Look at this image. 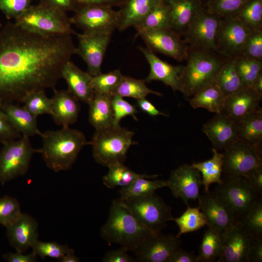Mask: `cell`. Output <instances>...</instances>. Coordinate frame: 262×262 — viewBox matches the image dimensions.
I'll return each mask as SVG.
<instances>
[{"label":"cell","instance_id":"7bdbcfd3","mask_svg":"<svg viewBox=\"0 0 262 262\" xmlns=\"http://www.w3.org/2000/svg\"><path fill=\"white\" fill-rule=\"evenodd\" d=\"M22 103L23 106L36 117L43 114H51V100L47 97L45 90L28 94Z\"/></svg>","mask_w":262,"mask_h":262},{"label":"cell","instance_id":"91938a15","mask_svg":"<svg viewBox=\"0 0 262 262\" xmlns=\"http://www.w3.org/2000/svg\"><path fill=\"white\" fill-rule=\"evenodd\" d=\"M137 104L139 108L144 112L152 116L163 115L168 116L166 114L158 110L156 107L149 100L143 98L136 99Z\"/></svg>","mask_w":262,"mask_h":262},{"label":"cell","instance_id":"8992f818","mask_svg":"<svg viewBox=\"0 0 262 262\" xmlns=\"http://www.w3.org/2000/svg\"><path fill=\"white\" fill-rule=\"evenodd\" d=\"M23 29L44 36L76 35L66 13L38 3L15 19Z\"/></svg>","mask_w":262,"mask_h":262},{"label":"cell","instance_id":"1f68e13d","mask_svg":"<svg viewBox=\"0 0 262 262\" xmlns=\"http://www.w3.org/2000/svg\"><path fill=\"white\" fill-rule=\"evenodd\" d=\"M236 58H227L219 70L214 83L227 97L244 88L236 65Z\"/></svg>","mask_w":262,"mask_h":262},{"label":"cell","instance_id":"bcb514c9","mask_svg":"<svg viewBox=\"0 0 262 262\" xmlns=\"http://www.w3.org/2000/svg\"><path fill=\"white\" fill-rule=\"evenodd\" d=\"M248 0H207L204 6L221 17L234 16Z\"/></svg>","mask_w":262,"mask_h":262},{"label":"cell","instance_id":"f6af8a7d","mask_svg":"<svg viewBox=\"0 0 262 262\" xmlns=\"http://www.w3.org/2000/svg\"><path fill=\"white\" fill-rule=\"evenodd\" d=\"M22 213L15 198L9 196L0 197V225L6 228L16 222Z\"/></svg>","mask_w":262,"mask_h":262},{"label":"cell","instance_id":"ee69618b","mask_svg":"<svg viewBox=\"0 0 262 262\" xmlns=\"http://www.w3.org/2000/svg\"><path fill=\"white\" fill-rule=\"evenodd\" d=\"M123 76L118 69L105 74L101 73L92 77L90 85L95 92L111 95L120 82Z\"/></svg>","mask_w":262,"mask_h":262},{"label":"cell","instance_id":"603a6c76","mask_svg":"<svg viewBox=\"0 0 262 262\" xmlns=\"http://www.w3.org/2000/svg\"><path fill=\"white\" fill-rule=\"evenodd\" d=\"M53 90L50 115L57 125L69 127L78 119L80 111L79 100L67 89Z\"/></svg>","mask_w":262,"mask_h":262},{"label":"cell","instance_id":"30bf717a","mask_svg":"<svg viewBox=\"0 0 262 262\" xmlns=\"http://www.w3.org/2000/svg\"><path fill=\"white\" fill-rule=\"evenodd\" d=\"M70 19L71 24L83 33H113L118 29L120 16L118 10L112 7L84 5L80 6Z\"/></svg>","mask_w":262,"mask_h":262},{"label":"cell","instance_id":"83f0119b","mask_svg":"<svg viewBox=\"0 0 262 262\" xmlns=\"http://www.w3.org/2000/svg\"><path fill=\"white\" fill-rule=\"evenodd\" d=\"M112 96L94 92L87 103L89 105V121L96 130L113 125L114 114Z\"/></svg>","mask_w":262,"mask_h":262},{"label":"cell","instance_id":"ab89813d","mask_svg":"<svg viewBox=\"0 0 262 262\" xmlns=\"http://www.w3.org/2000/svg\"><path fill=\"white\" fill-rule=\"evenodd\" d=\"M234 16L251 31L262 30V0H248Z\"/></svg>","mask_w":262,"mask_h":262},{"label":"cell","instance_id":"e575fe53","mask_svg":"<svg viewBox=\"0 0 262 262\" xmlns=\"http://www.w3.org/2000/svg\"><path fill=\"white\" fill-rule=\"evenodd\" d=\"M149 94H154L158 96L163 95L161 93L148 88L144 80L123 76L120 82L113 91L111 95L118 96L122 98H132L138 99L146 98Z\"/></svg>","mask_w":262,"mask_h":262},{"label":"cell","instance_id":"d6986e66","mask_svg":"<svg viewBox=\"0 0 262 262\" xmlns=\"http://www.w3.org/2000/svg\"><path fill=\"white\" fill-rule=\"evenodd\" d=\"M150 66L149 73L146 82L158 81L170 86L174 91L182 92L181 75L182 66H173L160 59L147 47H139Z\"/></svg>","mask_w":262,"mask_h":262},{"label":"cell","instance_id":"681fc988","mask_svg":"<svg viewBox=\"0 0 262 262\" xmlns=\"http://www.w3.org/2000/svg\"><path fill=\"white\" fill-rule=\"evenodd\" d=\"M241 56L262 61V30L251 31Z\"/></svg>","mask_w":262,"mask_h":262},{"label":"cell","instance_id":"816d5d0a","mask_svg":"<svg viewBox=\"0 0 262 262\" xmlns=\"http://www.w3.org/2000/svg\"><path fill=\"white\" fill-rule=\"evenodd\" d=\"M22 136L11 124L4 113L0 108V143L7 142Z\"/></svg>","mask_w":262,"mask_h":262},{"label":"cell","instance_id":"60d3db41","mask_svg":"<svg viewBox=\"0 0 262 262\" xmlns=\"http://www.w3.org/2000/svg\"><path fill=\"white\" fill-rule=\"evenodd\" d=\"M239 222L254 239L262 238V200L261 196L253 203Z\"/></svg>","mask_w":262,"mask_h":262},{"label":"cell","instance_id":"d4e9b609","mask_svg":"<svg viewBox=\"0 0 262 262\" xmlns=\"http://www.w3.org/2000/svg\"><path fill=\"white\" fill-rule=\"evenodd\" d=\"M170 12V29L182 37L194 17L204 7L203 0H163Z\"/></svg>","mask_w":262,"mask_h":262},{"label":"cell","instance_id":"e0dca14e","mask_svg":"<svg viewBox=\"0 0 262 262\" xmlns=\"http://www.w3.org/2000/svg\"><path fill=\"white\" fill-rule=\"evenodd\" d=\"M180 237L159 232L146 239L133 251L136 259L143 262H168L171 255L180 248Z\"/></svg>","mask_w":262,"mask_h":262},{"label":"cell","instance_id":"94428289","mask_svg":"<svg viewBox=\"0 0 262 262\" xmlns=\"http://www.w3.org/2000/svg\"><path fill=\"white\" fill-rule=\"evenodd\" d=\"M262 262V238L255 239L250 248L248 262Z\"/></svg>","mask_w":262,"mask_h":262},{"label":"cell","instance_id":"f1b7e54d","mask_svg":"<svg viewBox=\"0 0 262 262\" xmlns=\"http://www.w3.org/2000/svg\"><path fill=\"white\" fill-rule=\"evenodd\" d=\"M160 0H127L118 10V29L124 31L137 25Z\"/></svg>","mask_w":262,"mask_h":262},{"label":"cell","instance_id":"5bb4252c","mask_svg":"<svg viewBox=\"0 0 262 262\" xmlns=\"http://www.w3.org/2000/svg\"><path fill=\"white\" fill-rule=\"evenodd\" d=\"M251 31L235 16L221 17L216 38V52L226 58L241 56Z\"/></svg>","mask_w":262,"mask_h":262},{"label":"cell","instance_id":"7a4b0ae2","mask_svg":"<svg viewBox=\"0 0 262 262\" xmlns=\"http://www.w3.org/2000/svg\"><path fill=\"white\" fill-rule=\"evenodd\" d=\"M155 233L134 216L120 198L112 201L108 219L100 231L107 243L119 245L128 251H133Z\"/></svg>","mask_w":262,"mask_h":262},{"label":"cell","instance_id":"74e56055","mask_svg":"<svg viewBox=\"0 0 262 262\" xmlns=\"http://www.w3.org/2000/svg\"><path fill=\"white\" fill-rule=\"evenodd\" d=\"M148 179L140 177L130 185L122 187L119 194L122 199L130 197L147 196L155 193L156 190L167 187V180H149Z\"/></svg>","mask_w":262,"mask_h":262},{"label":"cell","instance_id":"cb8c5ba5","mask_svg":"<svg viewBox=\"0 0 262 262\" xmlns=\"http://www.w3.org/2000/svg\"><path fill=\"white\" fill-rule=\"evenodd\" d=\"M262 97L252 87H244L226 97L223 112L238 121L261 108Z\"/></svg>","mask_w":262,"mask_h":262},{"label":"cell","instance_id":"be15d7a7","mask_svg":"<svg viewBox=\"0 0 262 262\" xmlns=\"http://www.w3.org/2000/svg\"><path fill=\"white\" fill-rule=\"evenodd\" d=\"M252 88L259 94L262 96V74L258 77Z\"/></svg>","mask_w":262,"mask_h":262},{"label":"cell","instance_id":"4316f807","mask_svg":"<svg viewBox=\"0 0 262 262\" xmlns=\"http://www.w3.org/2000/svg\"><path fill=\"white\" fill-rule=\"evenodd\" d=\"M92 77L79 68L70 60L64 65L62 71V78L67 85V90L82 102L88 103L92 98L94 91L90 83Z\"/></svg>","mask_w":262,"mask_h":262},{"label":"cell","instance_id":"4fadbf2b","mask_svg":"<svg viewBox=\"0 0 262 262\" xmlns=\"http://www.w3.org/2000/svg\"><path fill=\"white\" fill-rule=\"evenodd\" d=\"M137 34L147 47L179 62L186 60L189 47L182 37L173 30L137 29Z\"/></svg>","mask_w":262,"mask_h":262},{"label":"cell","instance_id":"836d02e7","mask_svg":"<svg viewBox=\"0 0 262 262\" xmlns=\"http://www.w3.org/2000/svg\"><path fill=\"white\" fill-rule=\"evenodd\" d=\"M108 167V172L103 177L102 180L103 184L109 188L128 186L140 177L149 179H154L158 176L157 175L137 174L125 166L124 164H117Z\"/></svg>","mask_w":262,"mask_h":262},{"label":"cell","instance_id":"277c9868","mask_svg":"<svg viewBox=\"0 0 262 262\" xmlns=\"http://www.w3.org/2000/svg\"><path fill=\"white\" fill-rule=\"evenodd\" d=\"M227 58L216 52L189 47L187 65L181 75L182 92L192 97L201 89L214 83L216 76Z\"/></svg>","mask_w":262,"mask_h":262},{"label":"cell","instance_id":"ffe728a7","mask_svg":"<svg viewBox=\"0 0 262 262\" xmlns=\"http://www.w3.org/2000/svg\"><path fill=\"white\" fill-rule=\"evenodd\" d=\"M6 236L16 251L24 253L38 241V222L31 215L22 213L16 222L6 228Z\"/></svg>","mask_w":262,"mask_h":262},{"label":"cell","instance_id":"9a60e30c","mask_svg":"<svg viewBox=\"0 0 262 262\" xmlns=\"http://www.w3.org/2000/svg\"><path fill=\"white\" fill-rule=\"evenodd\" d=\"M112 34L108 33L76 34L78 44L75 47L74 54H77L84 61L87 66V72L93 77L101 73V65Z\"/></svg>","mask_w":262,"mask_h":262},{"label":"cell","instance_id":"6da1fadb","mask_svg":"<svg viewBox=\"0 0 262 262\" xmlns=\"http://www.w3.org/2000/svg\"><path fill=\"white\" fill-rule=\"evenodd\" d=\"M71 35L44 36L15 22L0 28V102H22L28 94L55 88L74 54Z\"/></svg>","mask_w":262,"mask_h":262},{"label":"cell","instance_id":"7402d4cb","mask_svg":"<svg viewBox=\"0 0 262 262\" xmlns=\"http://www.w3.org/2000/svg\"><path fill=\"white\" fill-rule=\"evenodd\" d=\"M202 131L216 149H224L238 139L236 121L222 112L216 115L202 127Z\"/></svg>","mask_w":262,"mask_h":262},{"label":"cell","instance_id":"5b68a950","mask_svg":"<svg viewBox=\"0 0 262 262\" xmlns=\"http://www.w3.org/2000/svg\"><path fill=\"white\" fill-rule=\"evenodd\" d=\"M133 135V131L120 125L96 130L89 142L94 160L107 167L124 164L129 148L137 143L132 141Z\"/></svg>","mask_w":262,"mask_h":262},{"label":"cell","instance_id":"11a10c76","mask_svg":"<svg viewBox=\"0 0 262 262\" xmlns=\"http://www.w3.org/2000/svg\"><path fill=\"white\" fill-rule=\"evenodd\" d=\"M244 178L250 186L259 195L262 194V166L249 172Z\"/></svg>","mask_w":262,"mask_h":262},{"label":"cell","instance_id":"9c48e42d","mask_svg":"<svg viewBox=\"0 0 262 262\" xmlns=\"http://www.w3.org/2000/svg\"><path fill=\"white\" fill-rule=\"evenodd\" d=\"M121 199L134 216L154 233L161 232L174 217L171 207L155 193Z\"/></svg>","mask_w":262,"mask_h":262},{"label":"cell","instance_id":"c3c4849f","mask_svg":"<svg viewBox=\"0 0 262 262\" xmlns=\"http://www.w3.org/2000/svg\"><path fill=\"white\" fill-rule=\"evenodd\" d=\"M112 104L114 114L113 124L119 125L121 120L127 116H131L137 120L135 116L138 111L136 107L125 100L123 98L118 96H112Z\"/></svg>","mask_w":262,"mask_h":262},{"label":"cell","instance_id":"52a82bcc","mask_svg":"<svg viewBox=\"0 0 262 262\" xmlns=\"http://www.w3.org/2000/svg\"><path fill=\"white\" fill-rule=\"evenodd\" d=\"M214 192L237 222L260 196L244 177L229 175H226L222 182L217 184Z\"/></svg>","mask_w":262,"mask_h":262},{"label":"cell","instance_id":"f35d334b","mask_svg":"<svg viewBox=\"0 0 262 262\" xmlns=\"http://www.w3.org/2000/svg\"><path fill=\"white\" fill-rule=\"evenodd\" d=\"M187 206V209L181 216L172 219L180 229L176 235L178 237L183 234L195 231L207 225V219L199 207L191 208L189 205Z\"/></svg>","mask_w":262,"mask_h":262},{"label":"cell","instance_id":"f5cc1de1","mask_svg":"<svg viewBox=\"0 0 262 262\" xmlns=\"http://www.w3.org/2000/svg\"><path fill=\"white\" fill-rule=\"evenodd\" d=\"M38 3L66 13H74L79 7L77 0H39Z\"/></svg>","mask_w":262,"mask_h":262},{"label":"cell","instance_id":"4dcf8cb0","mask_svg":"<svg viewBox=\"0 0 262 262\" xmlns=\"http://www.w3.org/2000/svg\"><path fill=\"white\" fill-rule=\"evenodd\" d=\"M226 97L214 83L208 85L195 93L189 103L194 109L202 108L216 114L224 110Z\"/></svg>","mask_w":262,"mask_h":262},{"label":"cell","instance_id":"6f0895ef","mask_svg":"<svg viewBox=\"0 0 262 262\" xmlns=\"http://www.w3.org/2000/svg\"><path fill=\"white\" fill-rule=\"evenodd\" d=\"M168 262H199L197 256L193 252L187 251L181 247L175 252Z\"/></svg>","mask_w":262,"mask_h":262},{"label":"cell","instance_id":"b9f144b4","mask_svg":"<svg viewBox=\"0 0 262 262\" xmlns=\"http://www.w3.org/2000/svg\"><path fill=\"white\" fill-rule=\"evenodd\" d=\"M236 68L245 87H252L262 74V61L240 56L236 58Z\"/></svg>","mask_w":262,"mask_h":262},{"label":"cell","instance_id":"ba28073f","mask_svg":"<svg viewBox=\"0 0 262 262\" xmlns=\"http://www.w3.org/2000/svg\"><path fill=\"white\" fill-rule=\"evenodd\" d=\"M40 149L34 148L30 137L20 138L3 144L0 150V182L3 185L25 175L29 168L34 153Z\"/></svg>","mask_w":262,"mask_h":262},{"label":"cell","instance_id":"d590c367","mask_svg":"<svg viewBox=\"0 0 262 262\" xmlns=\"http://www.w3.org/2000/svg\"><path fill=\"white\" fill-rule=\"evenodd\" d=\"M134 28L135 29H170V12L168 5L163 0H160Z\"/></svg>","mask_w":262,"mask_h":262},{"label":"cell","instance_id":"484cf974","mask_svg":"<svg viewBox=\"0 0 262 262\" xmlns=\"http://www.w3.org/2000/svg\"><path fill=\"white\" fill-rule=\"evenodd\" d=\"M0 108L4 113L12 126L22 136L30 137L42 134L38 128L37 117L24 106L11 102H0Z\"/></svg>","mask_w":262,"mask_h":262},{"label":"cell","instance_id":"2e32d148","mask_svg":"<svg viewBox=\"0 0 262 262\" xmlns=\"http://www.w3.org/2000/svg\"><path fill=\"white\" fill-rule=\"evenodd\" d=\"M222 250L218 262H248L254 239L237 222L221 234Z\"/></svg>","mask_w":262,"mask_h":262},{"label":"cell","instance_id":"8d00e7d4","mask_svg":"<svg viewBox=\"0 0 262 262\" xmlns=\"http://www.w3.org/2000/svg\"><path fill=\"white\" fill-rule=\"evenodd\" d=\"M222 250L221 234L211 228L205 230L201 241L197 258L199 262H214L220 255Z\"/></svg>","mask_w":262,"mask_h":262},{"label":"cell","instance_id":"8fae6325","mask_svg":"<svg viewBox=\"0 0 262 262\" xmlns=\"http://www.w3.org/2000/svg\"><path fill=\"white\" fill-rule=\"evenodd\" d=\"M224 150L223 171L226 175L244 177L251 170L262 166V148L240 139Z\"/></svg>","mask_w":262,"mask_h":262},{"label":"cell","instance_id":"680465c9","mask_svg":"<svg viewBox=\"0 0 262 262\" xmlns=\"http://www.w3.org/2000/svg\"><path fill=\"white\" fill-rule=\"evenodd\" d=\"M127 0H77L79 6L84 5H94L113 8L121 7Z\"/></svg>","mask_w":262,"mask_h":262},{"label":"cell","instance_id":"db71d44e","mask_svg":"<svg viewBox=\"0 0 262 262\" xmlns=\"http://www.w3.org/2000/svg\"><path fill=\"white\" fill-rule=\"evenodd\" d=\"M128 251L120 247L119 248L108 251L104 254L103 262H136V258L130 255Z\"/></svg>","mask_w":262,"mask_h":262},{"label":"cell","instance_id":"f907efd6","mask_svg":"<svg viewBox=\"0 0 262 262\" xmlns=\"http://www.w3.org/2000/svg\"><path fill=\"white\" fill-rule=\"evenodd\" d=\"M34 0H0V11L8 19H16L32 5Z\"/></svg>","mask_w":262,"mask_h":262},{"label":"cell","instance_id":"44dd1931","mask_svg":"<svg viewBox=\"0 0 262 262\" xmlns=\"http://www.w3.org/2000/svg\"><path fill=\"white\" fill-rule=\"evenodd\" d=\"M198 200V207L207 219V226L220 234L237 222L214 191L204 192Z\"/></svg>","mask_w":262,"mask_h":262},{"label":"cell","instance_id":"3957f363","mask_svg":"<svg viewBox=\"0 0 262 262\" xmlns=\"http://www.w3.org/2000/svg\"><path fill=\"white\" fill-rule=\"evenodd\" d=\"M40 137L39 153L47 167L55 172L70 169L82 148L89 145L82 131L69 127L46 131Z\"/></svg>","mask_w":262,"mask_h":262},{"label":"cell","instance_id":"d6a6232c","mask_svg":"<svg viewBox=\"0 0 262 262\" xmlns=\"http://www.w3.org/2000/svg\"><path fill=\"white\" fill-rule=\"evenodd\" d=\"M213 156L207 161L194 163L192 166L198 170L202 174V183L204 188V192H207L211 184L222 182L221 174L223 171V154L213 148Z\"/></svg>","mask_w":262,"mask_h":262},{"label":"cell","instance_id":"6125c7cd","mask_svg":"<svg viewBox=\"0 0 262 262\" xmlns=\"http://www.w3.org/2000/svg\"><path fill=\"white\" fill-rule=\"evenodd\" d=\"M60 262H79L80 259L74 254L73 249H71L60 260Z\"/></svg>","mask_w":262,"mask_h":262},{"label":"cell","instance_id":"f546056e","mask_svg":"<svg viewBox=\"0 0 262 262\" xmlns=\"http://www.w3.org/2000/svg\"><path fill=\"white\" fill-rule=\"evenodd\" d=\"M238 138L262 148V109L236 121Z\"/></svg>","mask_w":262,"mask_h":262},{"label":"cell","instance_id":"e7e4bbea","mask_svg":"<svg viewBox=\"0 0 262 262\" xmlns=\"http://www.w3.org/2000/svg\"><path fill=\"white\" fill-rule=\"evenodd\" d=\"M2 26V24H1V22H0V28Z\"/></svg>","mask_w":262,"mask_h":262},{"label":"cell","instance_id":"9f6ffc18","mask_svg":"<svg viewBox=\"0 0 262 262\" xmlns=\"http://www.w3.org/2000/svg\"><path fill=\"white\" fill-rule=\"evenodd\" d=\"M37 257L33 252L25 255L16 251V253L8 252L3 255L4 260L8 262H36Z\"/></svg>","mask_w":262,"mask_h":262},{"label":"cell","instance_id":"7dc6e473","mask_svg":"<svg viewBox=\"0 0 262 262\" xmlns=\"http://www.w3.org/2000/svg\"><path fill=\"white\" fill-rule=\"evenodd\" d=\"M33 252L42 259L50 257L60 260L71 248L56 242L37 241L32 246Z\"/></svg>","mask_w":262,"mask_h":262},{"label":"cell","instance_id":"7c38bea8","mask_svg":"<svg viewBox=\"0 0 262 262\" xmlns=\"http://www.w3.org/2000/svg\"><path fill=\"white\" fill-rule=\"evenodd\" d=\"M221 20V17L204 6L189 25L183 40L190 48L216 52V38Z\"/></svg>","mask_w":262,"mask_h":262},{"label":"cell","instance_id":"ac0fdd59","mask_svg":"<svg viewBox=\"0 0 262 262\" xmlns=\"http://www.w3.org/2000/svg\"><path fill=\"white\" fill-rule=\"evenodd\" d=\"M167 180V187L173 196L180 198L187 205L189 200L199 198V189L202 185L201 176L192 165L184 164L172 170Z\"/></svg>","mask_w":262,"mask_h":262}]
</instances>
